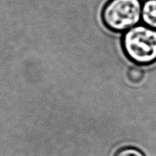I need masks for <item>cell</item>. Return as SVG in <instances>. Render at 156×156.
Masks as SVG:
<instances>
[{
	"label": "cell",
	"mask_w": 156,
	"mask_h": 156,
	"mask_svg": "<svg viewBox=\"0 0 156 156\" xmlns=\"http://www.w3.org/2000/svg\"><path fill=\"white\" fill-rule=\"evenodd\" d=\"M121 45L128 59L140 66L156 62V29L137 24L125 31Z\"/></svg>",
	"instance_id": "6da1fadb"
},
{
	"label": "cell",
	"mask_w": 156,
	"mask_h": 156,
	"mask_svg": "<svg viewBox=\"0 0 156 156\" xmlns=\"http://www.w3.org/2000/svg\"><path fill=\"white\" fill-rule=\"evenodd\" d=\"M141 14L140 0H109L102 9L101 18L110 30L123 32L137 25Z\"/></svg>",
	"instance_id": "7a4b0ae2"
},
{
	"label": "cell",
	"mask_w": 156,
	"mask_h": 156,
	"mask_svg": "<svg viewBox=\"0 0 156 156\" xmlns=\"http://www.w3.org/2000/svg\"><path fill=\"white\" fill-rule=\"evenodd\" d=\"M141 19L144 24L156 29V0H145L143 2Z\"/></svg>",
	"instance_id": "3957f363"
},
{
	"label": "cell",
	"mask_w": 156,
	"mask_h": 156,
	"mask_svg": "<svg viewBox=\"0 0 156 156\" xmlns=\"http://www.w3.org/2000/svg\"><path fill=\"white\" fill-rule=\"evenodd\" d=\"M127 77L129 82L134 84H138L143 80L145 77V72L141 67L132 66L127 71Z\"/></svg>",
	"instance_id": "277c9868"
},
{
	"label": "cell",
	"mask_w": 156,
	"mask_h": 156,
	"mask_svg": "<svg viewBox=\"0 0 156 156\" xmlns=\"http://www.w3.org/2000/svg\"><path fill=\"white\" fill-rule=\"evenodd\" d=\"M114 156H145V155L136 148L123 147L117 150Z\"/></svg>",
	"instance_id": "5b68a950"
}]
</instances>
